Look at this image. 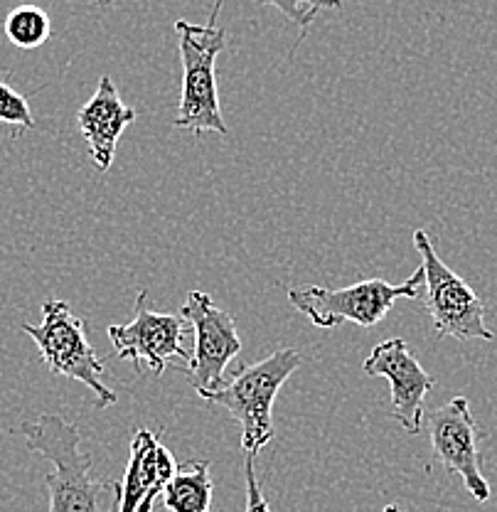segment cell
Here are the masks:
<instances>
[{
    "mask_svg": "<svg viewBox=\"0 0 497 512\" xmlns=\"http://www.w3.org/2000/svg\"><path fill=\"white\" fill-rule=\"evenodd\" d=\"M25 446L52 461L47 473V512H119L121 483L92 476V456L82 451V434L57 414H42L20 426Z\"/></svg>",
    "mask_w": 497,
    "mask_h": 512,
    "instance_id": "obj_1",
    "label": "cell"
},
{
    "mask_svg": "<svg viewBox=\"0 0 497 512\" xmlns=\"http://www.w3.org/2000/svg\"><path fill=\"white\" fill-rule=\"evenodd\" d=\"M303 365V355L293 348L271 352L261 362L242 365L215 392L200 397L227 409L242 424L244 456H259V451L274 439V402L281 384Z\"/></svg>",
    "mask_w": 497,
    "mask_h": 512,
    "instance_id": "obj_2",
    "label": "cell"
},
{
    "mask_svg": "<svg viewBox=\"0 0 497 512\" xmlns=\"http://www.w3.org/2000/svg\"><path fill=\"white\" fill-rule=\"evenodd\" d=\"M180 62H183V92H180L175 128H187L195 138L215 131L227 138L229 128L222 119L217 92V57L227 47V32L217 25H192L175 20Z\"/></svg>",
    "mask_w": 497,
    "mask_h": 512,
    "instance_id": "obj_3",
    "label": "cell"
},
{
    "mask_svg": "<svg viewBox=\"0 0 497 512\" xmlns=\"http://www.w3.org/2000/svg\"><path fill=\"white\" fill-rule=\"evenodd\" d=\"M424 286V269H416L404 284L367 279L347 288L298 286L288 291V301L301 316H306L318 328L335 330L347 320L362 325V328H374L399 298L421 301Z\"/></svg>",
    "mask_w": 497,
    "mask_h": 512,
    "instance_id": "obj_4",
    "label": "cell"
},
{
    "mask_svg": "<svg viewBox=\"0 0 497 512\" xmlns=\"http://www.w3.org/2000/svg\"><path fill=\"white\" fill-rule=\"evenodd\" d=\"M23 330L37 345L52 375L87 384L96 394V409L116 404L114 389L106 387L101 380L104 362L99 360L92 343H89L87 320L77 316L67 301H57V298L45 301L42 303V323H23Z\"/></svg>",
    "mask_w": 497,
    "mask_h": 512,
    "instance_id": "obj_5",
    "label": "cell"
},
{
    "mask_svg": "<svg viewBox=\"0 0 497 512\" xmlns=\"http://www.w3.org/2000/svg\"><path fill=\"white\" fill-rule=\"evenodd\" d=\"M414 247L424 264V308L438 338L456 340H493L495 333L485 325V306L478 293L470 288L446 261L438 256L426 229L414 232Z\"/></svg>",
    "mask_w": 497,
    "mask_h": 512,
    "instance_id": "obj_6",
    "label": "cell"
},
{
    "mask_svg": "<svg viewBox=\"0 0 497 512\" xmlns=\"http://www.w3.org/2000/svg\"><path fill=\"white\" fill-rule=\"evenodd\" d=\"M146 301L148 291L141 288L136 296V316L131 323L109 325V330H106L109 340L114 343L116 355L131 362L136 375H141L143 365H148V370L160 377L175 357L185 360L187 367L192 360V352L185 348V335L190 330V323L180 313L151 311Z\"/></svg>",
    "mask_w": 497,
    "mask_h": 512,
    "instance_id": "obj_7",
    "label": "cell"
},
{
    "mask_svg": "<svg viewBox=\"0 0 497 512\" xmlns=\"http://www.w3.org/2000/svg\"><path fill=\"white\" fill-rule=\"evenodd\" d=\"M180 316L190 323L192 333H195L192 360L183 370L187 382L197 389V394L215 392L227 380L224 370H227L229 362L242 352L237 323L202 291L187 293Z\"/></svg>",
    "mask_w": 497,
    "mask_h": 512,
    "instance_id": "obj_8",
    "label": "cell"
},
{
    "mask_svg": "<svg viewBox=\"0 0 497 512\" xmlns=\"http://www.w3.org/2000/svg\"><path fill=\"white\" fill-rule=\"evenodd\" d=\"M431 446L438 461L463 480L466 490L478 503L490 500V483L480 466V434L466 397H453L443 407L424 414Z\"/></svg>",
    "mask_w": 497,
    "mask_h": 512,
    "instance_id": "obj_9",
    "label": "cell"
},
{
    "mask_svg": "<svg viewBox=\"0 0 497 512\" xmlns=\"http://www.w3.org/2000/svg\"><path fill=\"white\" fill-rule=\"evenodd\" d=\"M370 377H384L392 384V416L406 434L416 436L424 429V399L434 389V377L419 365L404 338H389L374 345L362 362Z\"/></svg>",
    "mask_w": 497,
    "mask_h": 512,
    "instance_id": "obj_10",
    "label": "cell"
},
{
    "mask_svg": "<svg viewBox=\"0 0 497 512\" xmlns=\"http://www.w3.org/2000/svg\"><path fill=\"white\" fill-rule=\"evenodd\" d=\"M136 121V109L124 104L109 74L99 79L92 99L79 109L77 124L89 146V158L99 170H109L121 133Z\"/></svg>",
    "mask_w": 497,
    "mask_h": 512,
    "instance_id": "obj_11",
    "label": "cell"
},
{
    "mask_svg": "<svg viewBox=\"0 0 497 512\" xmlns=\"http://www.w3.org/2000/svg\"><path fill=\"white\" fill-rule=\"evenodd\" d=\"M173 453L160 444V431L138 429L131 444L119 512H138L153 490H163L175 473Z\"/></svg>",
    "mask_w": 497,
    "mask_h": 512,
    "instance_id": "obj_12",
    "label": "cell"
},
{
    "mask_svg": "<svg viewBox=\"0 0 497 512\" xmlns=\"http://www.w3.org/2000/svg\"><path fill=\"white\" fill-rule=\"evenodd\" d=\"M160 495L170 512H212L210 463L202 458L180 463Z\"/></svg>",
    "mask_w": 497,
    "mask_h": 512,
    "instance_id": "obj_13",
    "label": "cell"
},
{
    "mask_svg": "<svg viewBox=\"0 0 497 512\" xmlns=\"http://www.w3.org/2000/svg\"><path fill=\"white\" fill-rule=\"evenodd\" d=\"M52 20L37 5H18L5 18V35L20 50H35L50 40Z\"/></svg>",
    "mask_w": 497,
    "mask_h": 512,
    "instance_id": "obj_14",
    "label": "cell"
},
{
    "mask_svg": "<svg viewBox=\"0 0 497 512\" xmlns=\"http://www.w3.org/2000/svg\"><path fill=\"white\" fill-rule=\"evenodd\" d=\"M259 3L281 10L283 18L291 20L293 25H298V28H301V37H298V42L306 37L308 28H311V23L320 10H340L342 8V0H259ZM222 5H224V0H215V10H212L210 23L207 25H215Z\"/></svg>",
    "mask_w": 497,
    "mask_h": 512,
    "instance_id": "obj_15",
    "label": "cell"
},
{
    "mask_svg": "<svg viewBox=\"0 0 497 512\" xmlns=\"http://www.w3.org/2000/svg\"><path fill=\"white\" fill-rule=\"evenodd\" d=\"M18 126L23 131L35 128V119H32V111L28 99L23 94L15 92L8 82H0V126Z\"/></svg>",
    "mask_w": 497,
    "mask_h": 512,
    "instance_id": "obj_16",
    "label": "cell"
},
{
    "mask_svg": "<svg viewBox=\"0 0 497 512\" xmlns=\"http://www.w3.org/2000/svg\"><path fill=\"white\" fill-rule=\"evenodd\" d=\"M244 480H247V510L244 512H271L264 493H261L259 478H256L254 456H244Z\"/></svg>",
    "mask_w": 497,
    "mask_h": 512,
    "instance_id": "obj_17",
    "label": "cell"
},
{
    "mask_svg": "<svg viewBox=\"0 0 497 512\" xmlns=\"http://www.w3.org/2000/svg\"><path fill=\"white\" fill-rule=\"evenodd\" d=\"M94 5L101 10H111L116 5V0H94Z\"/></svg>",
    "mask_w": 497,
    "mask_h": 512,
    "instance_id": "obj_18",
    "label": "cell"
},
{
    "mask_svg": "<svg viewBox=\"0 0 497 512\" xmlns=\"http://www.w3.org/2000/svg\"><path fill=\"white\" fill-rule=\"evenodd\" d=\"M382 512H402V510H399L397 505H387V508H384Z\"/></svg>",
    "mask_w": 497,
    "mask_h": 512,
    "instance_id": "obj_19",
    "label": "cell"
}]
</instances>
